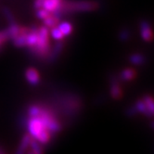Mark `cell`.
<instances>
[{
    "label": "cell",
    "instance_id": "1",
    "mask_svg": "<svg viewBox=\"0 0 154 154\" xmlns=\"http://www.w3.org/2000/svg\"><path fill=\"white\" fill-rule=\"evenodd\" d=\"M28 135L37 140L43 146H47L54 138L48 127L38 116H27L24 121Z\"/></svg>",
    "mask_w": 154,
    "mask_h": 154
},
{
    "label": "cell",
    "instance_id": "2",
    "mask_svg": "<svg viewBox=\"0 0 154 154\" xmlns=\"http://www.w3.org/2000/svg\"><path fill=\"white\" fill-rule=\"evenodd\" d=\"M50 48H51V45H50L49 29L44 25L38 27V37H37L36 45L32 48L29 49L30 54L37 60H47Z\"/></svg>",
    "mask_w": 154,
    "mask_h": 154
},
{
    "label": "cell",
    "instance_id": "3",
    "mask_svg": "<svg viewBox=\"0 0 154 154\" xmlns=\"http://www.w3.org/2000/svg\"><path fill=\"white\" fill-rule=\"evenodd\" d=\"M60 102L63 112L69 116L77 115L81 112L83 106V101L81 97L78 95L72 93H67L63 95Z\"/></svg>",
    "mask_w": 154,
    "mask_h": 154
},
{
    "label": "cell",
    "instance_id": "4",
    "mask_svg": "<svg viewBox=\"0 0 154 154\" xmlns=\"http://www.w3.org/2000/svg\"><path fill=\"white\" fill-rule=\"evenodd\" d=\"M98 8H100V4L94 1H86V0H80V1L64 0L63 1V8L66 14L73 12L95 11Z\"/></svg>",
    "mask_w": 154,
    "mask_h": 154
},
{
    "label": "cell",
    "instance_id": "5",
    "mask_svg": "<svg viewBox=\"0 0 154 154\" xmlns=\"http://www.w3.org/2000/svg\"><path fill=\"white\" fill-rule=\"evenodd\" d=\"M109 95L114 100H120L124 97V90L120 85V80L117 75L109 77Z\"/></svg>",
    "mask_w": 154,
    "mask_h": 154
},
{
    "label": "cell",
    "instance_id": "6",
    "mask_svg": "<svg viewBox=\"0 0 154 154\" xmlns=\"http://www.w3.org/2000/svg\"><path fill=\"white\" fill-rule=\"evenodd\" d=\"M64 46H65V44L63 41H57V43L54 44L53 47H51L46 61L49 64L56 62L61 55L62 51L64 50Z\"/></svg>",
    "mask_w": 154,
    "mask_h": 154
},
{
    "label": "cell",
    "instance_id": "7",
    "mask_svg": "<svg viewBox=\"0 0 154 154\" xmlns=\"http://www.w3.org/2000/svg\"><path fill=\"white\" fill-rule=\"evenodd\" d=\"M139 30L141 38L147 43H150L153 39L152 29L149 23L146 20H142L139 23Z\"/></svg>",
    "mask_w": 154,
    "mask_h": 154
},
{
    "label": "cell",
    "instance_id": "8",
    "mask_svg": "<svg viewBox=\"0 0 154 154\" xmlns=\"http://www.w3.org/2000/svg\"><path fill=\"white\" fill-rule=\"evenodd\" d=\"M24 76H25V79L28 82V84L30 85H32V86L38 85L40 81H41V76H40L39 72L34 67L27 68L25 70Z\"/></svg>",
    "mask_w": 154,
    "mask_h": 154
},
{
    "label": "cell",
    "instance_id": "9",
    "mask_svg": "<svg viewBox=\"0 0 154 154\" xmlns=\"http://www.w3.org/2000/svg\"><path fill=\"white\" fill-rule=\"evenodd\" d=\"M38 37V27L36 25H32L29 27L28 32L26 35V48L29 49L32 48L37 42Z\"/></svg>",
    "mask_w": 154,
    "mask_h": 154
},
{
    "label": "cell",
    "instance_id": "10",
    "mask_svg": "<svg viewBox=\"0 0 154 154\" xmlns=\"http://www.w3.org/2000/svg\"><path fill=\"white\" fill-rule=\"evenodd\" d=\"M137 75V72L134 68H125L120 72V73L117 75L120 81L122 82H131L134 81L136 79V77Z\"/></svg>",
    "mask_w": 154,
    "mask_h": 154
},
{
    "label": "cell",
    "instance_id": "11",
    "mask_svg": "<svg viewBox=\"0 0 154 154\" xmlns=\"http://www.w3.org/2000/svg\"><path fill=\"white\" fill-rule=\"evenodd\" d=\"M29 28L28 27H24V26H21V30L20 34L14 37L11 41L13 43V45L18 48H26V35L28 32Z\"/></svg>",
    "mask_w": 154,
    "mask_h": 154
},
{
    "label": "cell",
    "instance_id": "12",
    "mask_svg": "<svg viewBox=\"0 0 154 154\" xmlns=\"http://www.w3.org/2000/svg\"><path fill=\"white\" fill-rule=\"evenodd\" d=\"M134 107L136 109L137 114H142L147 118H152L153 117V114L149 111V109L146 106L144 100H143V98H138V100L135 102Z\"/></svg>",
    "mask_w": 154,
    "mask_h": 154
},
{
    "label": "cell",
    "instance_id": "13",
    "mask_svg": "<svg viewBox=\"0 0 154 154\" xmlns=\"http://www.w3.org/2000/svg\"><path fill=\"white\" fill-rule=\"evenodd\" d=\"M58 28L60 29V31L61 32V34L63 35L64 37L70 36L72 35V32L73 31V26L72 24L68 20H62L60 21L59 24L57 25Z\"/></svg>",
    "mask_w": 154,
    "mask_h": 154
},
{
    "label": "cell",
    "instance_id": "14",
    "mask_svg": "<svg viewBox=\"0 0 154 154\" xmlns=\"http://www.w3.org/2000/svg\"><path fill=\"white\" fill-rule=\"evenodd\" d=\"M29 140H30V136L28 134H25L23 136L20 142V145L18 146L15 154H25L29 149Z\"/></svg>",
    "mask_w": 154,
    "mask_h": 154
},
{
    "label": "cell",
    "instance_id": "15",
    "mask_svg": "<svg viewBox=\"0 0 154 154\" xmlns=\"http://www.w3.org/2000/svg\"><path fill=\"white\" fill-rule=\"evenodd\" d=\"M20 30H21V26L20 24H18L17 23H10L8 25V29L6 30L8 36V39L12 40L14 37H16L20 32Z\"/></svg>",
    "mask_w": 154,
    "mask_h": 154
},
{
    "label": "cell",
    "instance_id": "16",
    "mask_svg": "<svg viewBox=\"0 0 154 154\" xmlns=\"http://www.w3.org/2000/svg\"><path fill=\"white\" fill-rule=\"evenodd\" d=\"M62 2H63V0H45L42 8L51 13L57 8H59L62 4Z\"/></svg>",
    "mask_w": 154,
    "mask_h": 154
},
{
    "label": "cell",
    "instance_id": "17",
    "mask_svg": "<svg viewBox=\"0 0 154 154\" xmlns=\"http://www.w3.org/2000/svg\"><path fill=\"white\" fill-rule=\"evenodd\" d=\"M129 61L132 65L141 66L144 65L146 62V58L140 53H133L129 56Z\"/></svg>",
    "mask_w": 154,
    "mask_h": 154
},
{
    "label": "cell",
    "instance_id": "18",
    "mask_svg": "<svg viewBox=\"0 0 154 154\" xmlns=\"http://www.w3.org/2000/svg\"><path fill=\"white\" fill-rule=\"evenodd\" d=\"M60 21V20H58L57 18H55L54 16H52L51 13H50V15L48 18H46L45 20H43L44 26H46L48 29H51L53 27H56L59 24Z\"/></svg>",
    "mask_w": 154,
    "mask_h": 154
},
{
    "label": "cell",
    "instance_id": "19",
    "mask_svg": "<svg viewBox=\"0 0 154 154\" xmlns=\"http://www.w3.org/2000/svg\"><path fill=\"white\" fill-rule=\"evenodd\" d=\"M49 35H51V37L56 41H62L64 38L63 35L61 34V32L60 31L58 26L49 29Z\"/></svg>",
    "mask_w": 154,
    "mask_h": 154
},
{
    "label": "cell",
    "instance_id": "20",
    "mask_svg": "<svg viewBox=\"0 0 154 154\" xmlns=\"http://www.w3.org/2000/svg\"><path fill=\"white\" fill-rule=\"evenodd\" d=\"M142 98H143V100H144L146 106L148 107L149 111L152 114H154V103H153V97H152V96H150V95H145Z\"/></svg>",
    "mask_w": 154,
    "mask_h": 154
},
{
    "label": "cell",
    "instance_id": "21",
    "mask_svg": "<svg viewBox=\"0 0 154 154\" xmlns=\"http://www.w3.org/2000/svg\"><path fill=\"white\" fill-rule=\"evenodd\" d=\"M130 36H131V32L130 31L127 29V28H124L122 29L118 34V38L120 41L122 42H126L130 39Z\"/></svg>",
    "mask_w": 154,
    "mask_h": 154
},
{
    "label": "cell",
    "instance_id": "22",
    "mask_svg": "<svg viewBox=\"0 0 154 154\" xmlns=\"http://www.w3.org/2000/svg\"><path fill=\"white\" fill-rule=\"evenodd\" d=\"M3 14H4L6 20L8 21V23H9V24H10V23H16V20H15V18H14V15L12 14L11 10H10L8 8H6V7L3 8Z\"/></svg>",
    "mask_w": 154,
    "mask_h": 154
},
{
    "label": "cell",
    "instance_id": "23",
    "mask_svg": "<svg viewBox=\"0 0 154 154\" xmlns=\"http://www.w3.org/2000/svg\"><path fill=\"white\" fill-rule=\"evenodd\" d=\"M35 15H36V17H37L39 20H45L46 18H48V17L50 15V12L48 11V10H46L45 8H41L36 9Z\"/></svg>",
    "mask_w": 154,
    "mask_h": 154
},
{
    "label": "cell",
    "instance_id": "24",
    "mask_svg": "<svg viewBox=\"0 0 154 154\" xmlns=\"http://www.w3.org/2000/svg\"><path fill=\"white\" fill-rule=\"evenodd\" d=\"M8 40V36L6 30L5 31H0V48H2V46Z\"/></svg>",
    "mask_w": 154,
    "mask_h": 154
},
{
    "label": "cell",
    "instance_id": "25",
    "mask_svg": "<svg viewBox=\"0 0 154 154\" xmlns=\"http://www.w3.org/2000/svg\"><path fill=\"white\" fill-rule=\"evenodd\" d=\"M44 1H45V0H35V3H34L35 8V9L41 8L43 7Z\"/></svg>",
    "mask_w": 154,
    "mask_h": 154
},
{
    "label": "cell",
    "instance_id": "26",
    "mask_svg": "<svg viewBox=\"0 0 154 154\" xmlns=\"http://www.w3.org/2000/svg\"><path fill=\"white\" fill-rule=\"evenodd\" d=\"M0 154H6V151H5V149H4L2 147H0Z\"/></svg>",
    "mask_w": 154,
    "mask_h": 154
},
{
    "label": "cell",
    "instance_id": "27",
    "mask_svg": "<svg viewBox=\"0 0 154 154\" xmlns=\"http://www.w3.org/2000/svg\"><path fill=\"white\" fill-rule=\"evenodd\" d=\"M25 154H32V151H31V150H29V151L27 150V152H26Z\"/></svg>",
    "mask_w": 154,
    "mask_h": 154
}]
</instances>
